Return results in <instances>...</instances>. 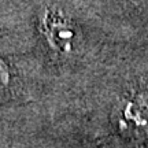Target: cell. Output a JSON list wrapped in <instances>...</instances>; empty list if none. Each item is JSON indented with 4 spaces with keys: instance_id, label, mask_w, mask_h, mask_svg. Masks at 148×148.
<instances>
[{
    "instance_id": "obj_1",
    "label": "cell",
    "mask_w": 148,
    "mask_h": 148,
    "mask_svg": "<svg viewBox=\"0 0 148 148\" xmlns=\"http://www.w3.org/2000/svg\"><path fill=\"white\" fill-rule=\"evenodd\" d=\"M41 29L48 44L60 53H71L78 47V32L60 10L47 8L41 16Z\"/></svg>"
},
{
    "instance_id": "obj_2",
    "label": "cell",
    "mask_w": 148,
    "mask_h": 148,
    "mask_svg": "<svg viewBox=\"0 0 148 148\" xmlns=\"http://www.w3.org/2000/svg\"><path fill=\"white\" fill-rule=\"evenodd\" d=\"M143 95H137L127 100L119 108L118 123L121 130L130 134H148V100L140 97Z\"/></svg>"
},
{
    "instance_id": "obj_3",
    "label": "cell",
    "mask_w": 148,
    "mask_h": 148,
    "mask_svg": "<svg viewBox=\"0 0 148 148\" xmlns=\"http://www.w3.org/2000/svg\"><path fill=\"white\" fill-rule=\"evenodd\" d=\"M10 81V73H8V67L5 63L0 59V82L1 84H8Z\"/></svg>"
},
{
    "instance_id": "obj_4",
    "label": "cell",
    "mask_w": 148,
    "mask_h": 148,
    "mask_svg": "<svg viewBox=\"0 0 148 148\" xmlns=\"http://www.w3.org/2000/svg\"><path fill=\"white\" fill-rule=\"evenodd\" d=\"M136 1H137V0H136Z\"/></svg>"
}]
</instances>
